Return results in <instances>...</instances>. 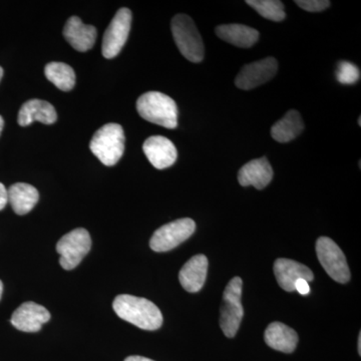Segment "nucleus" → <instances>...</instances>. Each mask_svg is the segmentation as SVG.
<instances>
[{"label":"nucleus","mask_w":361,"mask_h":361,"mask_svg":"<svg viewBox=\"0 0 361 361\" xmlns=\"http://www.w3.org/2000/svg\"><path fill=\"white\" fill-rule=\"evenodd\" d=\"M264 338L269 348L285 353H293L298 343L295 330L281 322H273L268 325Z\"/></svg>","instance_id":"18"},{"label":"nucleus","mask_w":361,"mask_h":361,"mask_svg":"<svg viewBox=\"0 0 361 361\" xmlns=\"http://www.w3.org/2000/svg\"><path fill=\"white\" fill-rule=\"evenodd\" d=\"M246 4L266 20L280 23L286 18L284 4L279 0H247Z\"/></svg>","instance_id":"23"},{"label":"nucleus","mask_w":361,"mask_h":361,"mask_svg":"<svg viewBox=\"0 0 361 361\" xmlns=\"http://www.w3.org/2000/svg\"><path fill=\"white\" fill-rule=\"evenodd\" d=\"M295 4L310 13H319L330 6L329 0H296Z\"/></svg>","instance_id":"25"},{"label":"nucleus","mask_w":361,"mask_h":361,"mask_svg":"<svg viewBox=\"0 0 361 361\" xmlns=\"http://www.w3.org/2000/svg\"><path fill=\"white\" fill-rule=\"evenodd\" d=\"M125 133L122 126L110 123L94 133L90 149L104 166H115L125 152Z\"/></svg>","instance_id":"3"},{"label":"nucleus","mask_w":361,"mask_h":361,"mask_svg":"<svg viewBox=\"0 0 361 361\" xmlns=\"http://www.w3.org/2000/svg\"><path fill=\"white\" fill-rule=\"evenodd\" d=\"M196 230V224L190 218L173 221L159 228L149 241V247L155 252H167L189 239Z\"/></svg>","instance_id":"8"},{"label":"nucleus","mask_w":361,"mask_h":361,"mask_svg":"<svg viewBox=\"0 0 361 361\" xmlns=\"http://www.w3.org/2000/svg\"><path fill=\"white\" fill-rule=\"evenodd\" d=\"M337 80L342 85H353L360 78V71L349 61H339L336 71Z\"/></svg>","instance_id":"24"},{"label":"nucleus","mask_w":361,"mask_h":361,"mask_svg":"<svg viewBox=\"0 0 361 361\" xmlns=\"http://www.w3.org/2000/svg\"><path fill=\"white\" fill-rule=\"evenodd\" d=\"M243 281L234 277L226 286L221 307L220 326L226 336L232 338L238 332L243 319L244 310L241 303Z\"/></svg>","instance_id":"5"},{"label":"nucleus","mask_w":361,"mask_h":361,"mask_svg":"<svg viewBox=\"0 0 361 361\" xmlns=\"http://www.w3.org/2000/svg\"><path fill=\"white\" fill-rule=\"evenodd\" d=\"M208 259L203 254L194 256L183 266L179 273L180 283L190 293L200 291L206 281Z\"/></svg>","instance_id":"16"},{"label":"nucleus","mask_w":361,"mask_h":361,"mask_svg":"<svg viewBox=\"0 0 361 361\" xmlns=\"http://www.w3.org/2000/svg\"><path fill=\"white\" fill-rule=\"evenodd\" d=\"M113 308L118 317L145 330H156L163 324V315L157 305L142 297L122 294L114 300Z\"/></svg>","instance_id":"1"},{"label":"nucleus","mask_w":361,"mask_h":361,"mask_svg":"<svg viewBox=\"0 0 361 361\" xmlns=\"http://www.w3.org/2000/svg\"><path fill=\"white\" fill-rule=\"evenodd\" d=\"M316 253L323 269L332 279L339 283H348L350 280L348 261L334 240L329 237H320L316 242Z\"/></svg>","instance_id":"7"},{"label":"nucleus","mask_w":361,"mask_h":361,"mask_svg":"<svg viewBox=\"0 0 361 361\" xmlns=\"http://www.w3.org/2000/svg\"><path fill=\"white\" fill-rule=\"evenodd\" d=\"M295 291H298L301 295H307L310 293V283L305 280L299 279L295 282Z\"/></svg>","instance_id":"26"},{"label":"nucleus","mask_w":361,"mask_h":361,"mask_svg":"<svg viewBox=\"0 0 361 361\" xmlns=\"http://www.w3.org/2000/svg\"><path fill=\"white\" fill-rule=\"evenodd\" d=\"M58 120L56 109L49 102L30 99L23 104L18 113V122L21 127H27L37 121L44 125H52Z\"/></svg>","instance_id":"17"},{"label":"nucleus","mask_w":361,"mask_h":361,"mask_svg":"<svg viewBox=\"0 0 361 361\" xmlns=\"http://www.w3.org/2000/svg\"><path fill=\"white\" fill-rule=\"evenodd\" d=\"M2 75H4V70H2L1 66H0V80H1Z\"/></svg>","instance_id":"32"},{"label":"nucleus","mask_w":361,"mask_h":361,"mask_svg":"<svg viewBox=\"0 0 361 361\" xmlns=\"http://www.w3.org/2000/svg\"><path fill=\"white\" fill-rule=\"evenodd\" d=\"M215 32L220 39L242 49L253 47L259 39V32L255 28L236 23L217 26Z\"/></svg>","instance_id":"19"},{"label":"nucleus","mask_w":361,"mask_h":361,"mask_svg":"<svg viewBox=\"0 0 361 361\" xmlns=\"http://www.w3.org/2000/svg\"><path fill=\"white\" fill-rule=\"evenodd\" d=\"M8 202L18 215H25L35 208L39 202V191L26 183H16L7 190Z\"/></svg>","instance_id":"20"},{"label":"nucleus","mask_w":361,"mask_h":361,"mask_svg":"<svg viewBox=\"0 0 361 361\" xmlns=\"http://www.w3.org/2000/svg\"><path fill=\"white\" fill-rule=\"evenodd\" d=\"M171 28L180 54L191 63H201L205 56V47L193 20L186 14H177L172 20Z\"/></svg>","instance_id":"4"},{"label":"nucleus","mask_w":361,"mask_h":361,"mask_svg":"<svg viewBox=\"0 0 361 361\" xmlns=\"http://www.w3.org/2000/svg\"><path fill=\"white\" fill-rule=\"evenodd\" d=\"M63 37L75 51L85 52L94 47L97 30L94 26L85 25L78 16H71L63 28Z\"/></svg>","instance_id":"14"},{"label":"nucleus","mask_w":361,"mask_h":361,"mask_svg":"<svg viewBox=\"0 0 361 361\" xmlns=\"http://www.w3.org/2000/svg\"><path fill=\"white\" fill-rule=\"evenodd\" d=\"M273 179V169L266 158L255 159L245 164L238 173L240 185L263 190Z\"/></svg>","instance_id":"15"},{"label":"nucleus","mask_w":361,"mask_h":361,"mask_svg":"<svg viewBox=\"0 0 361 361\" xmlns=\"http://www.w3.org/2000/svg\"><path fill=\"white\" fill-rule=\"evenodd\" d=\"M125 361H155L149 360V358L142 357V356H129V357L126 358Z\"/></svg>","instance_id":"28"},{"label":"nucleus","mask_w":361,"mask_h":361,"mask_svg":"<svg viewBox=\"0 0 361 361\" xmlns=\"http://www.w3.org/2000/svg\"><path fill=\"white\" fill-rule=\"evenodd\" d=\"M51 319V313L44 306L28 301L21 304L11 316V324L23 332H37Z\"/></svg>","instance_id":"11"},{"label":"nucleus","mask_w":361,"mask_h":361,"mask_svg":"<svg viewBox=\"0 0 361 361\" xmlns=\"http://www.w3.org/2000/svg\"><path fill=\"white\" fill-rule=\"evenodd\" d=\"M4 118H2V116H0V135H1L2 130H4Z\"/></svg>","instance_id":"29"},{"label":"nucleus","mask_w":361,"mask_h":361,"mask_svg":"<svg viewBox=\"0 0 361 361\" xmlns=\"http://www.w3.org/2000/svg\"><path fill=\"white\" fill-rule=\"evenodd\" d=\"M137 111L144 120L167 129L178 126V106L172 97L160 92H145L137 101Z\"/></svg>","instance_id":"2"},{"label":"nucleus","mask_w":361,"mask_h":361,"mask_svg":"<svg viewBox=\"0 0 361 361\" xmlns=\"http://www.w3.org/2000/svg\"><path fill=\"white\" fill-rule=\"evenodd\" d=\"M44 75L49 82L63 92H70L75 85V73L71 66L63 63H47Z\"/></svg>","instance_id":"22"},{"label":"nucleus","mask_w":361,"mask_h":361,"mask_svg":"<svg viewBox=\"0 0 361 361\" xmlns=\"http://www.w3.org/2000/svg\"><path fill=\"white\" fill-rule=\"evenodd\" d=\"M358 353L361 355V334L358 336Z\"/></svg>","instance_id":"30"},{"label":"nucleus","mask_w":361,"mask_h":361,"mask_svg":"<svg viewBox=\"0 0 361 361\" xmlns=\"http://www.w3.org/2000/svg\"><path fill=\"white\" fill-rule=\"evenodd\" d=\"M8 203V194L7 189L2 183H0V211L4 210Z\"/></svg>","instance_id":"27"},{"label":"nucleus","mask_w":361,"mask_h":361,"mask_svg":"<svg viewBox=\"0 0 361 361\" xmlns=\"http://www.w3.org/2000/svg\"><path fill=\"white\" fill-rule=\"evenodd\" d=\"M142 149L149 163L159 170L174 165L178 158L175 145L163 135L148 137L142 145Z\"/></svg>","instance_id":"12"},{"label":"nucleus","mask_w":361,"mask_h":361,"mask_svg":"<svg viewBox=\"0 0 361 361\" xmlns=\"http://www.w3.org/2000/svg\"><path fill=\"white\" fill-rule=\"evenodd\" d=\"M2 292H4V284H2V281L0 280V299H1Z\"/></svg>","instance_id":"31"},{"label":"nucleus","mask_w":361,"mask_h":361,"mask_svg":"<svg viewBox=\"0 0 361 361\" xmlns=\"http://www.w3.org/2000/svg\"><path fill=\"white\" fill-rule=\"evenodd\" d=\"M277 71L276 59L274 58L260 59L244 66L235 78V85L240 90H253L272 80Z\"/></svg>","instance_id":"10"},{"label":"nucleus","mask_w":361,"mask_h":361,"mask_svg":"<svg viewBox=\"0 0 361 361\" xmlns=\"http://www.w3.org/2000/svg\"><path fill=\"white\" fill-rule=\"evenodd\" d=\"M130 25L132 11L125 7L118 9L104 32L102 45V52L104 58L114 59L120 54L129 37Z\"/></svg>","instance_id":"9"},{"label":"nucleus","mask_w":361,"mask_h":361,"mask_svg":"<svg viewBox=\"0 0 361 361\" xmlns=\"http://www.w3.org/2000/svg\"><path fill=\"white\" fill-rule=\"evenodd\" d=\"M274 274L278 284L287 292L295 291V282L303 279L310 283L314 275L307 266L290 260V259H277L274 263Z\"/></svg>","instance_id":"13"},{"label":"nucleus","mask_w":361,"mask_h":361,"mask_svg":"<svg viewBox=\"0 0 361 361\" xmlns=\"http://www.w3.org/2000/svg\"><path fill=\"white\" fill-rule=\"evenodd\" d=\"M304 130L302 116L295 110L289 111L271 128V135L278 142H289L296 139Z\"/></svg>","instance_id":"21"},{"label":"nucleus","mask_w":361,"mask_h":361,"mask_svg":"<svg viewBox=\"0 0 361 361\" xmlns=\"http://www.w3.org/2000/svg\"><path fill=\"white\" fill-rule=\"evenodd\" d=\"M92 248L90 233L84 228H78L66 234L56 244V251L61 259V267L73 270L85 257Z\"/></svg>","instance_id":"6"}]
</instances>
